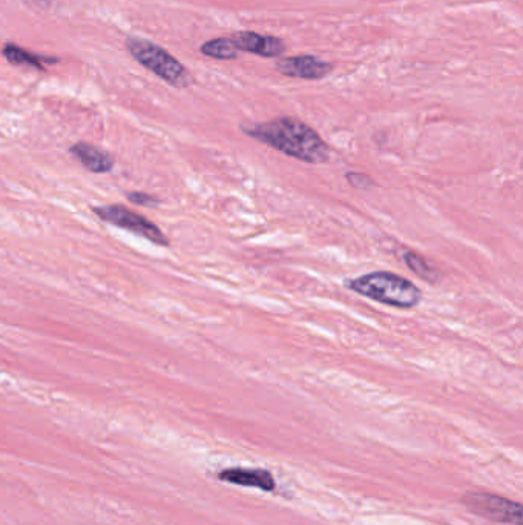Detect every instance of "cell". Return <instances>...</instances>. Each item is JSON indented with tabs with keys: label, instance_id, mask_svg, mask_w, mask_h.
I'll list each match as a JSON object with an SVG mask.
<instances>
[{
	"label": "cell",
	"instance_id": "cell-9",
	"mask_svg": "<svg viewBox=\"0 0 523 525\" xmlns=\"http://www.w3.org/2000/svg\"><path fill=\"white\" fill-rule=\"evenodd\" d=\"M71 156L82 163L83 168L94 174H106L114 168V159L109 156L108 152L97 146L88 145V143H76L71 146Z\"/></svg>",
	"mask_w": 523,
	"mask_h": 525
},
{
	"label": "cell",
	"instance_id": "cell-1",
	"mask_svg": "<svg viewBox=\"0 0 523 525\" xmlns=\"http://www.w3.org/2000/svg\"><path fill=\"white\" fill-rule=\"evenodd\" d=\"M243 133L310 165H321L330 159V149L323 137L295 117H277L269 122L243 126Z\"/></svg>",
	"mask_w": 523,
	"mask_h": 525
},
{
	"label": "cell",
	"instance_id": "cell-12",
	"mask_svg": "<svg viewBox=\"0 0 523 525\" xmlns=\"http://www.w3.org/2000/svg\"><path fill=\"white\" fill-rule=\"evenodd\" d=\"M404 258V263L407 265V268L410 271L415 272L419 278L422 280L430 281V283H436V271L428 265L425 258H422L421 255L416 254V252H405L402 255Z\"/></svg>",
	"mask_w": 523,
	"mask_h": 525
},
{
	"label": "cell",
	"instance_id": "cell-13",
	"mask_svg": "<svg viewBox=\"0 0 523 525\" xmlns=\"http://www.w3.org/2000/svg\"><path fill=\"white\" fill-rule=\"evenodd\" d=\"M129 202L139 206H155L158 205V200L152 195L145 194V192H129Z\"/></svg>",
	"mask_w": 523,
	"mask_h": 525
},
{
	"label": "cell",
	"instance_id": "cell-6",
	"mask_svg": "<svg viewBox=\"0 0 523 525\" xmlns=\"http://www.w3.org/2000/svg\"><path fill=\"white\" fill-rule=\"evenodd\" d=\"M275 68L281 76L304 80L324 79L333 71L332 63L324 62L320 57L309 56V54L284 57L275 63Z\"/></svg>",
	"mask_w": 523,
	"mask_h": 525
},
{
	"label": "cell",
	"instance_id": "cell-8",
	"mask_svg": "<svg viewBox=\"0 0 523 525\" xmlns=\"http://www.w3.org/2000/svg\"><path fill=\"white\" fill-rule=\"evenodd\" d=\"M221 481L226 483L237 484V486L257 487V489L264 490V492H272L275 489V479L272 473L263 469H235L223 470L218 475Z\"/></svg>",
	"mask_w": 523,
	"mask_h": 525
},
{
	"label": "cell",
	"instance_id": "cell-2",
	"mask_svg": "<svg viewBox=\"0 0 523 525\" xmlns=\"http://www.w3.org/2000/svg\"><path fill=\"white\" fill-rule=\"evenodd\" d=\"M346 288L361 297L396 309H413L422 298L421 289L407 278L393 272H370L346 281Z\"/></svg>",
	"mask_w": 523,
	"mask_h": 525
},
{
	"label": "cell",
	"instance_id": "cell-11",
	"mask_svg": "<svg viewBox=\"0 0 523 525\" xmlns=\"http://www.w3.org/2000/svg\"><path fill=\"white\" fill-rule=\"evenodd\" d=\"M200 51L203 56L217 60H234L240 57V51L235 48L231 36L208 40L201 45Z\"/></svg>",
	"mask_w": 523,
	"mask_h": 525
},
{
	"label": "cell",
	"instance_id": "cell-7",
	"mask_svg": "<svg viewBox=\"0 0 523 525\" xmlns=\"http://www.w3.org/2000/svg\"><path fill=\"white\" fill-rule=\"evenodd\" d=\"M232 42L240 53L255 54L266 59H278L286 53V43L283 39L270 34L255 33V31H238L232 34Z\"/></svg>",
	"mask_w": 523,
	"mask_h": 525
},
{
	"label": "cell",
	"instance_id": "cell-5",
	"mask_svg": "<svg viewBox=\"0 0 523 525\" xmlns=\"http://www.w3.org/2000/svg\"><path fill=\"white\" fill-rule=\"evenodd\" d=\"M94 212H96L97 217L102 218L103 222L111 223L117 228L126 229L132 234L140 235V237L149 240L154 245H169L168 238L158 229L155 223H152L151 220L143 217V215L135 214V212L125 208V206H100V208L94 209Z\"/></svg>",
	"mask_w": 523,
	"mask_h": 525
},
{
	"label": "cell",
	"instance_id": "cell-10",
	"mask_svg": "<svg viewBox=\"0 0 523 525\" xmlns=\"http://www.w3.org/2000/svg\"><path fill=\"white\" fill-rule=\"evenodd\" d=\"M2 54L13 65H28V67L39 68L42 71L45 70V65H54V63H59L60 60L57 57L40 56V54L25 51L24 48L17 47L13 43L5 45Z\"/></svg>",
	"mask_w": 523,
	"mask_h": 525
},
{
	"label": "cell",
	"instance_id": "cell-4",
	"mask_svg": "<svg viewBox=\"0 0 523 525\" xmlns=\"http://www.w3.org/2000/svg\"><path fill=\"white\" fill-rule=\"evenodd\" d=\"M462 502L474 515L502 524H523V510L519 502L510 501L493 493L470 492L462 496Z\"/></svg>",
	"mask_w": 523,
	"mask_h": 525
},
{
	"label": "cell",
	"instance_id": "cell-3",
	"mask_svg": "<svg viewBox=\"0 0 523 525\" xmlns=\"http://www.w3.org/2000/svg\"><path fill=\"white\" fill-rule=\"evenodd\" d=\"M126 48L142 67L174 88H189L194 83V77L189 73L188 68L165 48L139 37H128Z\"/></svg>",
	"mask_w": 523,
	"mask_h": 525
}]
</instances>
